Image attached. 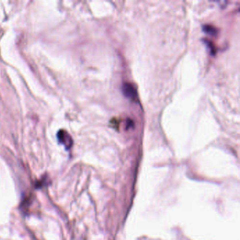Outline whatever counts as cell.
<instances>
[{
	"label": "cell",
	"mask_w": 240,
	"mask_h": 240,
	"mask_svg": "<svg viewBox=\"0 0 240 240\" xmlns=\"http://www.w3.org/2000/svg\"><path fill=\"white\" fill-rule=\"evenodd\" d=\"M57 137H58L59 142H60L67 149H69L70 148L73 146V139L67 131H65V130H59L58 132V134H57Z\"/></svg>",
	"instance_id": "6da1fadb"
},
{
	"label": "cell",
	"mask_w": 240,
	"mask_h": 240,
	"mask_svg": "<svg viewBox=\"0 0 240 240\" xmlns=\"http://www.w3.org/2000/svg\"><path fill=\"white\" fill-rule=\"evenodd\" d=\"M123 92L125 96L130 99H135L137 97V91L131 83H125L123 86Z\"/></svg>",
	"instance_id": "7a4b0ae2"
},
{
	"label": "cell",
	"mask_w": 240,
	"mask_h": 240,
	"mask_svg": "<svg viewBox=\"0 0 240 240\" xmlns=\"http://www.w3.org/2000/svg\"><path fill=\"white\" fill-rule=\"evenodd\" d=\"M204 30L206 31V32H208V33H210L211 35H212V34L216 33V29L213 28L211 26H208V25H207V26H204Z\"/></svg>",
	"instance_id": "3957f363"
}]
</instances>
